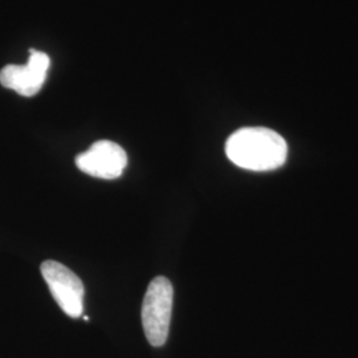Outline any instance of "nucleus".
<instances>
[{
	"label": "nucleus",
	"instance_id": "nucleus-4",
	"mask_svg": "<svg viewBox=\"0 0 358 358\" xmlns=\"http://www.w3.org/2000/svg\"><path fill=\"white\" fill-rule=\"evenodd\" d=\"M29 52L26 65H6L0 71V84L24 97L38 94L47 80L51 66V59L47 53L35 50Z\"/></svg>",
	"mask_w": 358,
	"mask_h": 358
},
{
	"label": "nucleus",
	"instance_id": "nucleus-3",
	"mask_svg": "<svg viewBox=\"0 0 358 358\" xmlns=\"http://www.w3.org/2000/svg\"><path fill=\"white\" fill-rule=\"evenodd\" d=\"M41 275L48 288L51 291L53 299L63 309L65 315L72 319H78L83 316V300H84V284L80 280L76 273H73L64 264L47 260L40 267Z\"/></svg>",
	"mask_w": 358,
	"mask_h": 358
},
{
	"label": "nucleus",
	"instance_id": "nucleus-1",
	"mask_svg": "<svg viewBox=\"0 0 358 358\" xmlns=\"http://www.w3.org/2000/svg\"><path fill=\"white\" fill-rule=\"evenodd\" d=\"M226 154L234 165L244 170L271 171L285 164L288 145L272 129L242 128L229 137Z\"/></svg>",
	"mask_w": 358,
	"mask_h": 358
},
{
	"label": "nucleus",
	"instance_id": "nucleus-2",
	"mask_svg": "<svg viewBox=\"0 0 358 358\" xmlns=\"http://www.w3.org/2000/svg\"><path fill=\"white\" fill-rule=\"evenodd\" d=\"M174 289L164 276L154 278L142 303V327L150 345L166 344L173 313Z\"/></svg>",
	"mask_w": 358,
	"mask_h": 358
},
{
	"label": "nucleus",
	"instance_id": "nucleus-5",
	"mask_svg": "<svg viewBox=\"0 0 358 358\" xmlns=\"http://www.w3.org/2000/svg\"><path fill=\"white\" fill-rule=\"evenodd\" d=\"M128 165V155L115 142H94L90 149L76 157V166L90 177L115 179L122 176Z\"/></svg>",
	"mask_w": 358,
	"mask_h": 358
}]
</instances>
